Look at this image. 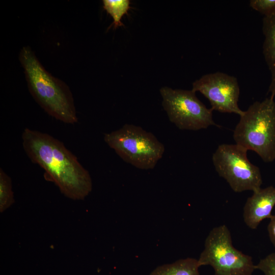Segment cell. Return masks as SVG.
Here are the masks:
<instances>
[{
  "instance_id": "1",
  "label": "cell",
  "mask_w": 275,
  "mask_h": 275,
  "mask_svg": "<svg viewBox=\"0 0 275 275\" xmlns=\"http://www.w3.org/2000/svg\"><path fill=\"white\" fill-rule=\"evenodd\" d=\"M23 149L31 160L43 169L46 178L66 197L84 199L92 189L89 172L60 141L39 131L25 128L22 133Z\"/></svg>"
},
{
  "instance_id": "2",
  "label": "cell",
  "mask_w": 275,
  "mask_h": 275,
  "mask_svg": "<svg viewBox=\"0 0 275 275\" xmlns=\"http://www.w3.org/2000/svg\"><path fill=\"white\" fill-rule=\"evenodd\" d=\"M19 60L29 91L38 104L58 120L70 124L77 123L74 99L68 86L46 70L29 46L21 48Z\"/></svg>"
},
{
  "instance_id": "3",
  "label": "cell",
  "mask_w": 275,
  "mask_h": 275,
  "mask_svg": "<svg viewBox=\"0 0 275 275\" xmlns=\"http://www.w3.org/2000/svg\"><path fill=\"white\" fill-rule=\"evenodd\" d=\"M236 144L255 152L266 162L275 159V101H256L240 116L233 133Z\"/></svg>"
},
{
  "instance_id": "4",
  "label": "cell",
  "mask_w": 275,
  "mask_h": 275,
  "mask_svg": "<svg viewBox=\"0 0 275 275\" xmlns=\"http://www.w3.org/2000/svg\"><path fill=\"white\" fill-rule=\"evenodd\" d=\"M104 141L124 161L141 170L154 169L165 151L153 133L133 124L105 133Z\"/></svg>"
},
{
  "instance_id": "5",
  "label": "cell",
  "mask_w": 275,
  "mask_h": 275,
  "mask_svg": "<svg viewBox=\"0 0 275 275\" xmlns=\"http://www.w3.org/2000/svg\"><path fill=\"white\" fill-rule=\"evenodd\" d=\"M198 260L200 266H211L214 275H252L256 269L252 257L233 246L230 231L225 225L210 231Z\"/></svg>"
},
{
  "instance_id": "6",
  "label": "cell",
  "mask_w": 275,
  "mask_h": 275,
  "mask_svg": "<svg viewBox=\"0 0 275 275\" xmlns=\"http://www.w3.org/2000/svg\"><path fill=\"white\" fill-rule=\"evenodd\" d=\"M247 151L236 144H224L219 145L212 155L213 163L218 175L236 193L257 191L262 183L260 169L248 159Z\"/></svg>"
},
{
  "instance_id": "7",
  "label": "cell",
  "mask_w": 275,
  "mask_h": 275,
  "mask_svg": "<svg viewBox=\"0 0 275 275\" xmlns=\"http://www.w3.org/2000/svg\"><path fill=\"white\" fill-rule=\"evenodd\" d=\"M162 105L170 122L181 130H198L217 126L208 108L192 90L162 87L160 90Z\"/></svg>"
},
{
  "instance_id": "8",
  "label": "cell",
  "mask_w": 275,
  "mask_h": 275,
  "mask_svg": "<svg viewBox=\"0 0 275 275\" xmlns=\"http://www.w3.org/2000/svg\"><path fill=\"white\" fill-rule=\"evenodd\" d=\"M191 90L208 99L212 111L240 116L244 112L238 105L240 89L234 76L221 72L207 74L193 82Z\"/></svg>"
},
{
  "instance_id": "9",
  "label": "cell",
  "mask_w": 275,
  "mask_h": 275,
  "mask_svg": "<svg viewBox=\"0 0 275 275\" xmlns=\"http://www.w3.org/2000/svg\"><path fill=\"white\" fill-rule=\"evenodd\" d=\"M275 205V187L269 186L253 192L243 207V217L245 225L255 229L266 218H270Z\"/></svg>"
},
{
  "instance_id": "10",
  "label": "cell",
  "mask_w": 275,
  "mask_h": 275,
  "mask_svg": "<svg viewBox=\"0 0 275 275\" xmlns=\"http://www.w3.org/2000/svg\"><path fill=\"white\" fill-rule=\"evenodd\" d=\"M262 31L264 36L263 53L271 73V81L268 93L270 98L275 96V16L264 17Z\"/></svg>"
},
{
  "instance_id": "11",
  "label": "cell",
  "mask_w": 275,
  "mask_h": 275,
  "mask_svg": "<svg viewBox=\"0 0 275 275\" xmlns=\"http://www.w3.org/2000/svg\"><path fill=\"white\" fill-rule=\"evenodd\" d=\"M200 267L197 259L188 257L171 264L160 265L149 275H200Z\"/></svg>"
},
{
  "instance_id": "12",
  "label": "cell",
  "mask_w": 275,
  "mask_h": 275,
  "mask_svg": "<svg viewBox=\"0 0 275 275\" xmlns=\"http://www.w3.org/2000/svg\"><path fill=\"white\" fill-rule=\"evenodd\" d=\"M104 9L113 18V25L115 28L123 25L121 22L122 17L127 14L130 8L128 0H103Z\"/></svg>"
},
{
  "instance_id": "13",
  "label": "cell",
  "mask_w": 275,
  "mask_h": 275,
  "mask_svg": "<svg viewBox=\"0 0 275 275\" xmlns=\"http://www.w3.org/2000/svg\"><path fill=\"white\" fill-rule=\"evenodd\" d=\"M10 177L0 169V212H3L14 203Z\"/></svg>"
},
{
  "instance_id": "14",
  "label": "cell",
  "mask_w": 275,
  "mask_h": 275,
  "mask_svg": "<svg viewBox=\"0 0 275 275\" xmlns=\"http://www.w3.org/2000/svg\"><path fill=\"white\" fill-rule=\"evenodd\" d=\"M250 6L264 17L275 16V0H251Z\"/></svg>"
},
{
  "instance_id": "15",
  "label": "cell",
  "mask_w": 275,
  "mask_h": 275,
  "mask_svg": "<svg viewBox=\"0 0 275 275\" xmlns=\"http://www.w3.org/2000/svg\"><path fill=\"white\" fill-rule=\"evenodd\" d=\"M255 268L261 270L264 275H275V252L261 259L255 265Z\"/></svg>"
},
{
  "instance_id": "16",
  "label": "cell",
  "mask_w": 275,
  "mask_h": 275,
  "mask_svg": "<svg viewBox=\"0 0 275 275\" xmlns=\"http://www.w3.org/2000/svg\"><path fill=\"white\" fill-rule=\"evenodd\" d=\"M267 230L270 240L275 248V215L270 218Z\"/></svg>"
}]
</instances>
